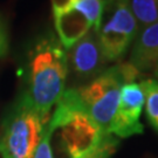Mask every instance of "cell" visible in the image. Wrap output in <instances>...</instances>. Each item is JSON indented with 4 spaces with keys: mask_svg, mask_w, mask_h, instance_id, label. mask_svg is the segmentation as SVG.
I'll list each match as a JSON object with an SVG mask.
<instances>
[{
    "mask_svg": "<svg viewBox=\"0 0 158 158\" xmlns=\"http://www.w3.org/2000/svg\"><path fill=\"white\" fill-rule=\"evenodd\" d=\"M141 82L145 90V116L150 125L158 132V81L147 79Z\"/></svg>",
    "mask_w": 158,
    "mask_h": 158,
    "instance_id": "obj_11",
    "label": "cell"
},
{
    "mask_svg": "<svg viewBox=\"0 0 158 158\" xmlns=\"http://www.w3.org/2000/svg\"><path fill=\"white\" fill-rule=\"evenodd\" d=\"M118 144V138L114 137L113 135H107L95 149L80 158H110L116 151Z\"/></svg>",
    "mask_w": 158,
    "mask_h": 158,
    "instance_id": "obj_12",
    "label": "cell"
},
{
    "mask_svg": "<svg viewBox=\"0 0 158 158\" xmlns=\"http://www.w3.org/2000/svg\"><path fill=\"white\" fill-rule=\"evenodd\" d=\"M139 74L129 62L118 63L104 69L89 83L76 88L85 110L106 134L116 113L122 87L136 81Z\"/></svg>",
    "mask_w": 158,
    "mask_h": 158,
    "instance_id": "obj_3",
    "label": "cell"
},
{
    "mask_svg": "<svg viewBox=\"0 0 158 158\" xmlns=\"http://www.w3.org/2000/svg\"><path fill=\"white\" fill-rule=\"evenodd\" d=\"M139 31L130 8V0H103L101 20L96 31L108 62L117 61L128 52Z\"/></svg>",
    "mask_w": 158,
    "mask_h": 158,
    "instance_id": "obj_5",
    "label": "cell"
},
{
    "mask_svg": "<svg viewBox=\"0 0 158 158\" xmlns=\"http://www.w3.org/2000/svg\"><path fill=\"white\" fill-rule=\"evenodd\" d=\"M57 39L69 49L89 31H97L103 0H52Z\"/></svg>",
    "mask_w": 158,
    "mask_h": 158,
    "instance_id": "obj_6",
    "label": "cell"
},
{
    "mask_svg": "<svg viewBox=\"0 0 158 158\" xmlns=\"http://www.w3.org/2000/svg\"><path fill=\"white\" fill-rule=\"evenodd\" d=\"M8 52V38L6 32L5 25L0 19V57L5 56Z\"/></svg>",
    "mask_w": 158,
    "mask_h": 158,
    "instance_id": "obj_14",
    "label": "cell"
},
{
    "mask_svg": "<svg viewBox=\"0 0 158 158\" xmlns=\"http://www.w3.org/2000/svg\"><path fill=\"white\" fill-rule=\"evenodd\" d=\"M152 72H153V76H155V80H157V81H158V64L155 68H153Z\"/></svg>",
    "mask_w": 158,
    "mask_h": 158,
    "instance_id": "obj_15",
    "label": "cell"
},
{
    "mask_svg": "<svg viewBox=\"0 0 158 158\" xmlns=\"http://www.w3.org/2000/svg\"><path fill=\"white\" fill-rule=\"evenodd\" d=\"M47 124L60 130L61 144L68 158H80L95 149L106 134L85 110L76 88L63 91Z\"/></svg>",
    "mask_w": 158,
    "mask_h": 158,
    "instance_id": "obj_2",
    "label": "cell"
},
{
    "mask_svg": "<svg viewBox=\"0 0 158 158\" xmlns=\"http://www.w3.org/2000/svg\"><path fill=\"white\" fill-rule=\"evenodd\" d=\"M129 63L141 73L158 64V23L138 31L130 54Z\"/></svg>",
    "mask_w": 158,
    "mask_h": 158,
    "instance_id": "obj_9",
    "label": "cell"
},
{
    "mask_svg": "<svg viewBox=\"0 0 158 158\" xmlns=\"http://www.w3.org/2000/svg\"><path fill=\"white\" fill-rule=\"evenodd\" d=\"M47 124L28 95H21L2 123L1 158H33Z\"/></svg>",
    "mask_w": 158,
    "mask_h": 158,
    "instance_id": "obj_4",
    "label": "cell"
},
{
    "mask_svg": "<svg viewBox=\"0 0 158 158\" xmlns=\"http://www.w3.org/2000/svg\"><path fill=\"white\" fill-rule=\"evenodd\" d=\"M54 134V130L52 129L48 124L45 125L44 132L41 136V139L33 158H54L53 150H52V137Z\"/></svg>",
    "mask_w": 158,
    "mask_h": 158,
    "instance_id": "obj_13",
    "label": "cell"
},
{
    "mask_svg": "<svg viewBox=\"0 0 158 158\" xmlns=\"http://www.w3.org/2000/svg\"><path fill=\"white\" fill-rule=\"evenodd\" d=\"M145 106V90L142 82L124 83L119 94L118 106L109 125L108 134L116 138H128L143 134L141 122L142 111Z\"/></svg>",
    "mask_w": 158,
    "mask_h": 158,
    "instance_id": "obj_7",
    "label": "cell"
},
{
    "mask_svg": "<svg viewBox=\"0 0 158 158\" xmlns=\"http://www.w3.org/2000/svg\"><path fill=\"white\" fill-rule=\"evenodd\" d=\"M68 70L67 53L57 38L47 34L36 40L29 52L26 94L46 122L66 90Z\"/></svg>",
    "mask_w": 158,
    "mask_h": 158,
    "instance_id": "obj_1",
    "label": "cell"
},
{
    "mask_svg": "<svg viewBox=\"0 0 158 158\" xmlns=\"http://www.w3.org/2000/svg\"><path fill=\"white\" fill-rule=\"evenodd\" d=\"M68 51V68L82 79L96 77L104 70L108 62L94 29L89 31Z\"/></svg>",
    "mask_w": 158,
    "mask_h": 158,
    "instance_id": "obj_8",
    "label": "cell"
},
{
    "mask_svg": "<svg viewBox=\"0 0 158 158\" xmlns=\"http://www.w3.org/2000/svg\"><path fill=\"white\" fill-rule=\"evenodd\" d=\"M130 8L139 29L158 23V0H130Z\"/></svg>",
    "mask_w": 158,
    "mask_h": 158,
    "instance_id": "obj_10",
    "label": "cell"
}]
</instances>
